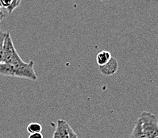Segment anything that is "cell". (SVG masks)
Segmentation results:
<instances>
[{
  "mask_svg": "<svg viewBox=\"0 0 158 138\" xmlns=\"http://www.w3.org/2000/svg\"><path fill=\"white\" fill-rule=\"evenodd\" d=\"M10 64H11L15 69V77L26 79L33 81L37 79L34 70V62L33 60H30L29 63H26L20 56L18 55Z\"/></svg>",
  "mask_w": 158,
  "mask_h": 138,
  "instance_id": "cell-1",
  "label": "cell"
},
{
  "mask_svg": "<svg viewBox=\"0 0 158 138\" xmlns=\"http://www.w3.org/2000/svg\"><path fill=\"white\" fill-rule=\"evenodd\" d=\"M138 120L141 122V129L147 138L158 136V118L155 114L149 111H143Z\"/></svg>",
  "mask_w": 158,
  "mask_h": 138,
  "instance_id": "cell-2",
  "label": "cell"
},
{
  "mask_svg": "<svg viewBox=\"0 0 158 138\" xmlns=\"http://www.w3.org/2000/svg\"><path fill=\"white\" fill-rule=\"evenodd\" d=\"M19 55L12 41L11 36L10 33H6V38L3 42V59L2 63H10L12 60Z\"/></svg>",
  "mask_w": 158,
  "mask_h": 138,
  "instance_id": "cell-3",
  "label": "cell"
},
{
  "mask_svg": "<svg viewBox=\"0 0 158 138\" xmlns=\"http://www.w3.org/2000/svg\"><path fill=\"white\" fill-rule=\"evenodd\" d=\"M76 133L67 121L59 119L56 121V129L54 131V138H73Z\"/></svg>",
  "mask_w": 158,
  "mask_h": 138,
  "instance_id": "cell-4",
  "label": "cell"
},
{
  "mask_svg": "<svg viewBox=\"0 0 158 138\" xmlns=\"http://www.w3.org/2000/svg\"><path fill=\"white\" fill-rule=\"evenodd\" d=\"M99 69L101 74H102L105 76H111L118 71V62L115 58L112 56L111 59L105 65L99 66Z\"/></svg>",
  "mask_w": 158,
  "mask_h": 138,
  "instance_id": "cell-5",
  "label": "cell"
},
{
  "mask_svg": "<svg viewBox=\"0 0 158 138\" xmlns=\"http://www.w3.org/2000/svg\"><path fill=\"white\" fill-rule=\"evenodd\" d=\"M22 2V0H0V8H4L9 14L13 13Z\"/></svg>",
  "mask_w": 158,
  "mask_h": 138,
  "instance_id": "cell-6",
  "label": "cell"
},
{
  "mask_svg": "<svg viewBox=\"0 0 158 138\" xmlns=\"http://www.w3.org/2000/svg\"><path fill=\"white\" fill-rule=\"evenodd\" d=\"M111 53L109 51L102 50L97 54L96 62L99 66L105 65L106 63L109 62V60L111 59Z\"/></svg>",
  "mask_w": 158,
  "mask_h": 138,
  "instance_id": "cell-7",
  "label": "cell"
},
{
  "mask_svg": "<svg viewBox=\"0 0 158 138\" xmlns=\"http://www.w3.org/2000/svg\"><path fill=\"white\" fill-rule=\"evenodd\" d=\"M0 75L4 76L15 77V69L14 67L6 63H0Z\"/></svg>",
  "mask_w": 158,
  "mask_h": 138,
  "instance_id": "cell-8",
  "label": "cell"
},
{
  "mask_svg": "<svg viewBox=\"0 0 158 138\" xmlns=\"http://www.w3.org/2000/svg\"><path fill=\"white\" fill-rule=\"evenodd\" d=\"M130 138H147L143 133V132H142L141 122H140L139 120H138L135 126L134 127V129H133L132 132L130 134Z\"/></svg>",
  "mask_w": 158,
  "mask_h": 138,
  "instance_id": "cell-9",
  "label": "cell"
},
{
  "mask_svg": "<svg viewBox=\"0 0 158 138\" xmlns=\"http://www.w3.org/2000/svg\"><path fill=\"white\" fill-rule=\"evenodd\" d=\"M42 130V126L41 124L37 123V122H32L29 124L27 126V132L32 134V133H37V132H41Z\"/></svg>",
  "mask_w": 158,
  "mask_h": 138,
  "instance_id": "cell-10",
  "label": "cell"
},
{
  "mask_svg": "<svg viewBox=\"0 0 158 138\" xmlns=\"http://www.w3.org/2000/svg\"><path fill=\"white\" fill-rule=\"evenodd\" d=\"M6 35V32H0V63H2V59H3V42Z\"/></svg>",
  "mask_w": 158,
  "mask_h": 138,
  "instance_id": "cell-11",
  "label": "cell"
},
{
  "mask_svg": "<svg viewBox=\"0 0 158 138\" xmlns=\"http://www.w3.org/2000/svg\"><path fill=\"white\" fill-rule=\"evenodd\" d=\"M28 138H43V135L41 132H37V133H32L30 134Z\"/></svg>",
  "mask_w": 158,
  "mask_h": 138,
  "instance_id": "cell-12",
  "label": "cell"
},
{
  "mask_svg": "<svg viewBox=\"0 0 158 138\" xmlns=\"http://www.w3.org/2000/svg\"><path fill=\"white\" fill-rule=\"evenodd\" d=\"M4 17H5V14H4L3 12L1 10V11H0V22H2V20L4 18Z\"/></svg>",
  "mask_w": 158,
  "mask_h": 138,
  "instance_id": "cell-13",
  "label": "cell"
},
{
  "mask_svg": "<svg viewBox=\"0 0 158 138\" xmlns=\"http://www.w3.org/2000/svg\"><path fill=\"white\" fill-rule=\"evenodd\" d=\"M73 138H79V137H78V136H77V134H76Z\"/></svg>",
  "mask_w": 158,
  "mask_h": 138,
  "instance_id": "cell-14",
  "label": "cell"
},
{
  "mask_svg": "<svg viewBox=\"0 0 158 138\" xmlns=\"http://www.w3.org/2000/svg\"><path fill=\"white\" fill-rule=\"evenodd\" d=\"M100 1H106V0H100Z\"/></svg>",
  "mask_w": 158,
  "mask_h": 138,
  "instance_id": "cell-15",
  "label": "cell"
},
{
  "mask_svg": "<svg viewBox=\"0 0 158 138\" xmlns=\"http://www.w3.org/2000/svg\"><path fill=\"white\" fill-rule=\"evenodd\" d=\"M155 138H158V136H156V137H155Z\"/></svg>",
  "mask_w": 158,
  "mask_h": 138,
  "instance_id": "cell-16",
  "label": "cell"
},
{
  "mask_svg": "<svg viewBox=\"0 0 158 138\" xmlns=\"http://www.w3.org/2000/svg\"><path fill=\"white\" fill-rule=\"evenodd\" d=\"M0 11H1V8H0Z\"/></svg>",
  "mask_w": 158,
  "mask_h": 138,
  "instance_id": "cell-17",
  "label": "cell"
},
{
  "mask_svg": "<svg viewBox=\"0 0 158 138\" xmlns=\"http://www.w3.org/2000/svg\"><path fill=\"white\" fill-rule=\"evenodd\" d=\"M1 31H2V30H0V32H1Z\"/></svg>",
  "mask_w": 158,
  "mask_h": 138,
  "instance_id": "cell-18",
  "label": "cell"
},
{
  "mask_svg": "<svg viewBox=\"0 0 158 138\" xmlns=\"http://www.w3.org/2000/svg\"><path fill=\"white\" fill-rule=\"evenodd\" d=\"M52 138H54V137H53V136H52Z\"/></svg>",
  "mask_w": 158,
  "mask_h": 138,
  "instance_id": "cell-19",
  "label": "cell"
}]
</instances>
